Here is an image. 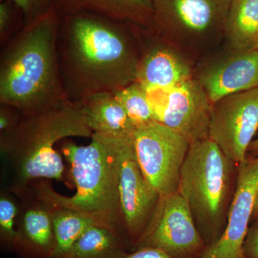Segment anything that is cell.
<instances>
[{
  "mask_svg": "<svg viewBox=\"0 0 258 258\" xmlns=\"http://www.w3.org/2000/svg\"><path fill=\"white\" fill-rule=\"evenodd\" d=\"M118 258H173L166 252L152 247H142L132 253H126Z\"/></svg>",
  "mask_w": 258,
  "mask_h": 258,
  "instance_id": "27",
  "label": "cell"
},
{
  "mask_svg": "<svg viewBox=\"0 0 258 258\" xmlns=\"http://www.w3.org/2000/svg\"><path fill=\"white\" fill-rule=\"evenodd\" d=\"M147 93L159 123L184 136L190 144L209 138L212 104L200 81L191 79L172 89Z\"/></svg>",
  "mask_w": 258,
  "mask_h": 258,
  "instance_id": "9",
  "label": "cell"
},
{
  "mask_svg": "<svg viewBox=\"0 0 258 258\" xmlns=\"http://www.w3.org/2000/svg\"><path fill=\"white\" fill-rule=\"evenodd\" d=\"M114 95L136 130L158 122L147 91L140 83H131L115 91Z\"/></svg>",
  "mask_w": 258,
  "mask_h": 258,
  "instance_id": "21",
  "label": "cell"
},
{
  "mask_svg": "<svg viewBox=\"0 0 258 258\" xmlns=\"http://www.w3.org/2000/svg\"><path fill=\"white\" fill-rule=\"evenodd\" d=\"M81 103L86 123L93 133L133 137L136 128L114 93L94 95Z\"/></svg>",
  "mask_w": 258,
  "mask_h": 258,
  "instance_id": "17",
  "label": "cell"
},
{
  "mask_svg": "<svg viewBox=\"0 0 258 258\" xmlns=\"http://www.w3.org/2000/svg\"><path fill=\"white\" fill-rule=\"evenodd\" d=\"M134 150L146 179L161 194L175 192L190 142L174 129L156 122L137 129Z\"/></svg>",
  "mask_w": 258,
  "mask_h": 258,
  "instance_id": "6",
  "label": "cell"
},
{
  "mask_svg": "<svg viewBox=\"0 0 258 258\" xmlns=\"http://www.w3.org/2000/svg\"><path fill=\"white\" fill-rule=\"evenodd\" d=\"M14 3L23 15L24 26L40 20L54 8L53 0H1Z\"/></svg>",
  "mask_w": 258,
  "mask_h": 258,
  "instance_id": "23",
  "label": "cell"
},
{
  "mask_svg": "<svg viewBox=\"0 0 258 258\" xmlns=\"http://www.w3.org/2000/svg\"><path fill=\"white\" fill-rule=\"evenodd\" d=\"M258 131V88L229 95L212 104L209 139L240 165Z\"/></svg>",
  "mask_w": 258,
  "mask_h": 258,
  "instance_id": "8",
  "label": "cell"
},
{
  "mask_svg": "<svg viewBox=\"0 0 258 258\" xmlns=\"http://www.w3.org/2000/svg\"><path fill=\"white\" fill-rule=\"evenodd\" d=\"M254 49H258V42L256 44L255 47H254Z\"/></svg>",
  "mask_w": 258,
  "mask_h": 258,
  "instance_id": "30",
  "label": "cell"
},
{
  "mask_svg": "<svg viewBox=\"0 0 258 258\" xmlns=\"http://www.w3.org/2000/svg\"><path fill=\"white\" fill-rule=\"evenodd\" d=\"M125 244L116 232L93 225L78 239L66 258H118L126 254Z\"/></svg>",
  "mask_w": 258,
  "mask_h": 258,
  "instance_id": "19",
  "label": "cell"
},
{
  "mask_svg": "<svg viewBox=\"0 0 258 258\" xmlns=\"http://www.w3.org/2000/svg\"><path fill=\"white\" fill-rule=\"evenodd\" d=\"M225 35L237 51L254 48L258 42V0H232Z\"/></svg>",
  "mask_w": 258,
  "mask_h": 258,
  "instance_id": "18",
  "label": "cell"
},
{
  "mask_svg": "<svg viewBox=\"0 0 258 258\" xmlns=\"http://www.w3.org/2000/svg\"><path fill=\"white\" fill-rule=\"evenodd\" d=\"M89 145L79 146L70 141L61 147L71 165L76 187L72 197L57 192L50 180H39L29 186L52 206L88 215L125 240L120 215L119 181L122 161L134 144V136L93 133Z\"/></svg>",
  "mask_w": 258,
  "mask_h": 258,
  "instance_id": "2",
  "label": "cell"
},
{
  "mask_svg": "<svg viewBox=\"0 0 258 258\" xmlns=\"http://www.w3.org/2000/svg\"><path fill=\"white\" fill-rule=\"evenodd\" d=\"M232 0H154L152 27L169 36L207 38L225 34Z\"/></svg>",
  "mask_w": 258,
  "mask_h": 258,
  "instance_id": "10",
  "label": "cell"
},
{
  "mask_svg": "<svg viewBox=\"0 0 258 258\" xmlns=\"http://www.w3.org/2000/svg\"><path fill=\"white\" fill-rule=\"evenodd\" d=\"M22 114L16 108L0 104V135L8 133L20 123Z\"/></svg>",
  "mask_w": 258,
  "mask_h": 258,
  "instance_id": "25",
  "label": "cell"
},
{
  "mask_svg": "<svg viewBox=\"0 0 258 258\" xmlns=\"http://www.w3.org/2000/svg\"><path fill=\"white\" fill-rule=\"evenodd\" d=\"M238 166L210 139L190 144L178 191L189 205L207 249L217 243L225 231Z\"/></svg>",
  "mask_w": 258,
  "mask_h": 258,
  "instance_id": "5",
  "label": "cell"
},
{
  "mask_svg": "<svg viewBox=\"0 0 258 258\" xmlns=\"http://www.w3.org/2000/svg\"><path fill=\"white\" fill-rule=\"evenodd\" d=\"M247 157H258V138L254 139L250 144L247 150Z\"/></svg>",
  "mask_w": 258,
  "mask_h": 258,
  "instance_id": "28",
  "label": "cell"
},
{
  "mask_svg": "<svg viewBox=\"0 0 258 258\" xmlns=\"http://www.w3.org/2000/svg\"><path fill=\"white\" fill-rule=\"evenodd\" d=\"M62 15L87 13L126 25L152 26L153 4L150 0H53Z\"/></svg>",
  "mask_w": 258,
  "mask_h": 258,
  "instance_id": "15",
  "label": "cell"
},
{
  "mask_svg": "<svg viewBox=\"0 0 258 258\" xmlns=\"http://www.w3.org/2000/svg\"><path fill=\"white\" fill-rule=\"evenodd\" d=\"M212 104L229 95L258 88V49L235 55L207 69L200 77Z\"/></svg>",
  "mask_w": 258,
  "mask_h": 258,
  "instance_id": "14",
  "label": "cell"
},
{
  "mask_svg": "<svg viewBox=\"0 0 258 258\" xmlns=\"http://www.w3.org/2000/svg\"><path fill=\"white\" fill-rule=\"evenodd\" d=\"M51 207L55 236V248L52 258H66L78 239L91 226L99 225L91 217L81 212Z\"/></svg>",
  "mask_w": 258,
  "mask_h": 258,
  "instance_id": "20",
  "label": "cell"
},
{
  "mask_svg": "<svg viewBox=\"0 0 258 258\" xmlns=\"http://www.w3.org/2000/svg\"><path fill=\"white\" fill-rule=\"evenodd\" d=\"M21 11L14 3L9 1H3L0 3V38L1 42L8 41L7 38L13 36L15 31L14 25L16 20V13Z\"/></svg>",
  "mask_w": 258,
  "mask_h": 258,
  "instance_id": "24",
  "label": "cell"
},
{
  "mask_svg": "<svg viewBox=\"0 0 258 258\" xmlns=\"http://www.w3.org/2000/svg\"><path fill=\"white\" fill-rule=\"evenodd\" d=\"M161 194L146 179L137 157L134 144L125 152L119 181V203L125 240L137 245L150 223Z\"/></svg>",
  "mask_w": 258,
  "mask_h": 258,
  "instance_id": "11",
  "label": "cell"
},
{
  "mask_svg": "<svg viewBox=\"0 0 258 258\" xmlns=\"http://www.w3.org/2000/svg\"><path fill=\"white\" fill-rule=\"evenodd\" d=\"M81 103L69 100L22 115L13 130L0 135L7 188L17 191L39 180L63 181L64 164L55 144L70 137L91 138Z\"/></svg>",
  "mask_w": 258,
  "mask_h": 258,
  "instance_id": "4",
  "label": "cell"
},
{
  "mask_svg": "<svg viewBox=\"0 0 258 258\" xmlns=\"http://www.w3.org/2000/svg\"><path fill=\"white\" fill-rule=\"evenodd\" d=\"M252 222L244 241L245 258H258V218Z\"/></svg>",
  "mask_w": 258,
  "mask_h": 258,
  "instance_id": "26",
  "label": "cell"
},
{
  "mask_svg": "<svg viewBox=\"0 0 258 258\" xmlns=\"http://www.w3.org/2000/svg\"><path fill=\"white\" fill-rule=\"evenodd\" d=\"M258 218V191L256 197L255 203H254L253 213H252V222Z\"/></svg>",
  "mask_w": 258,
  "mask_h": 258,
  "instance_id": "29",
  "label": "cell"
},
{
  "mask_svg": "<svg viewBox=\"0 0 258 258\" xmlns=\"http://www.w3.org/2000/svg\"><path fill=\"white\" fill-rule=\"evenodd\" d=\"M18 214V198L10 190L2 189L0 193V237L2 242L9 248L14 249L15 247Z\"/></svg>",
  "mask_w": 258,
  "mask_h": 258,
  "instance_id": "22",
  "label": "cell"
},
{
  "mask_svg": "<svg viewBox=\"0 0 258 258\" xmlns=\"http://www.w3.org/2000/svg\"><path fill=\"white\" fill-rule=\"evenodd\" d=\"M257 191L258 157H247L238 166L235 195L225 231L202 258H245L244 241L252 222Z\"/></svg>",
  "mask_w": 258,
  "mask_h": 258,
  "instance_id": "12",
  "label": "cell"
},
{
  "mask_svg": "<svg viewBox=\"0 0 258 258\" xmlns=\"http://www.w3.org/2000/svg\"><path fill=\"white\" fill-rule=\"evenodd\" d=\"M128 26L91 13L60 16L57 53L69 101L82 103L137 81L140 57L127 33Z\"/></svg>",
  "mask_w": 258,
  "mask_h": 258,
  "instance_id": "1",
  "label": "cell"
},
{
  "mask_svg": "<svg viewBox=\"0 0 258 258\" xmlns=\"http://www.w3.org/2000/svg\"><path fill=\"white\" fill-rule=\"evenodd\" d=\"M60 20L52 8L8 42L0 61V104L26 115L68 100L57 53Z\"/></svg>",
  "mask_w": 258,
  "mask_h": 258,
  "instance_id": "3",
  "label": "cell"
},
{
  "mask_svg": "<svg viewBox=\"0 0 258 258\" xmlns=\"http://www.w3.org/2000/svg\"><path fill=\"white\" fill-rule=\"evenodd\" d=\"M12 192L19 200L15 250L25 258H52L55 248L52 207L30 186Z\"/></svg>",
  "mask_w": 258,
  "mask_h": 258,
  "instance_id": "13",
  "label": "cell"
},
{
  "mask_svg": "<svg viewBox=\"0 0 258 258\" xmlns=\"http://www.w3.org/2000/svg\"><path fill=\"white\" fill-rule=\"evenodd\" d=\"M151 2H152V3H153V2L154 1V0H150Z\"/></svg>",
  "mask_w": 258,
  "mask_h": 258,
  "instance_id": "31",
  "label": "cell"
},
{
  "mask_svg": "<svg viewBox=\"0 0 258 258\" xmlns=\"http://www.w3.org/2000/svg\"><path fill=\"white\" fill-rule=\"evenodd\" d=\"M137 249H160L173 258H202L207 247L186 200L176 191L161 195Z\"/></svg>",
  "mask_w": 258,
  "mask_h": 258,
  "instance_id": "7",
  "label": "cell"
},
{
  "mask_svg": "<svg viewBox=\"0 0 258 258\" xmlns=\"http://www.w3.org/2000/svg\"><path fill=\"white\" fill-rule=\"evenodd\" d=\"M191 79L189 66L179 56L166 47L155 46L140 57L136 81L149 91L172 89Z\"/></svg>",
  "mask_w": 258,
  "mask_h": 258,
  "instance_id": "16",
  "label": "cell"
}]
</instances>
